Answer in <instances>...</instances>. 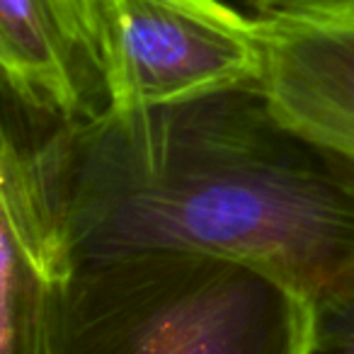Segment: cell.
<instances>
[{
    "label": "cell",
    "mask_w": 354,
    "mask_h": 354,
    "mask_svg": "<svg viewBox=\"0 0 354 354\" xmlns=\"http://www.w3.org/2000/svg\"><path fill=\"white\" fill-rule=\"evenodd\" d=\"M252 6L262 12H289V10H308V8H335V6H354V0H250Z\"/></svg>",
    "instance_id": "8"
},
{
    "label": "cell",
    "mask_w": 354,
    "mask_h": 354,
    "mask_svg": "<svg viewBox=\"0 0 354 354\" xmlns=\"http://www.w3.org/2000/svg\"><path fill=\"white\" fill-rule=\"evenodd\" d=\"M313 306L250 265L180 250L73 260L46 354H304Z\"/></svg>",
    "instance_id": "2"
},
{
    "label": "cell",
    "mask_w": 354,
    "mask_h": 354,
    "mask_svg": "<svg viewBox=\"0 0 354 354\" xmlns=\"http://www.w3.org/2000/svg\"><path fill=\"white\" fill-rule=\"evenodd\" d=\"M64 221L73 260L199 252L310 306L354 291V162L279 122L257 85L68 124Z\"/></svg>",
    "instance_id": "1"
},
{
    "label": "cell",
    "mask_w": 354,
    "mask_h": 354,
    "mask_svg": "<svg viewBox=\"0 0 354 354\" xmlns=\"http://www.w3.org/2000/svg\"><path fill=\"white\" fill-rule=\"evenodd\" d=\"M107 112L172 107L255 85L257 22L223 0H100Z\"/></svg>",
    "instance_id": "4"
},
{
    "label": "cell",
    "mask_w": 354,
    "mask_h": 354,
    "mask_svg": "<svg viewBox=\"0 0 354 354\" xmlns=\"http://www.w3.org/2000/svg\"><path fill=\"white\" fill-rule=\"evenodd\" d=\"M0 83L64 124L107 114L100 0H0Z\"/></svg>",
    "instance_id": "6"
},
{
    "label": "cell",
    "mask_w": 354,
    "mask_h": 354,
    "mask_svg": "<svg viewBox=\"0 0 354 354\" xmlns=\"http://www.w3.org/2000/svg\"><path fill=\"white\" fill-rule=\"evenodd\" d=\"M257 90L296 133L354 162V6L257 17Z\"/></svg>",
    "instance_id": "5"
},
{
    "label": "cell",
    "mask_w": 354,
    "mask_h": 354,
    "mask_svg": "<svg viewBox=\"0 0 354 354\" xmlns=\"http://www.w3.org/2000/svg\"><path fill=\"white\" fill-rule=\"evenodd\" d=\"M304 354H354V291L313 306V328Z\"/></svg>",
    "instance_id": "7"
},
{
    "label": "cell",
    "mask_w": 354,
    "mask_h": 354,
    "mask_svg": "<svg viewBox=\"0 0 354 354\" xmlns=\"http://www.w3.org/2000/svg\"><path fill=\"white\" fill-rule=\"evenodd\" d=\"M66 127L0 83V354H46L51 310L73 267Z\"/></svg>",
    "instance_id": "3"
}]
</instances>
